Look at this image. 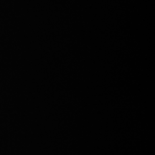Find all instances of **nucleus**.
Segmentation results:
<instances>
[]
</instances>
